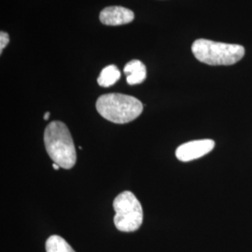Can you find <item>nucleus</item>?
Listing matches in <instances>:
<instances>
[{
  "label": "nucleus",
  "mask_w": 252,
  "mask_h": 252,
  "mask_svg": "<svg viewBox=\"0 0 252 252\" xmlns=\"http://www.w3.org/2000/svg\"><path fill=\"white\" fill-rule=\"evenodd\" d=\"M121 78V72L118 69L117 66L114 64H110L106 66L101 73L97 79V82L101 87H110L115 84L119 79Z\"/></svg>",
  "instance_id": "8"
},
{
  "label": "nucleus",
  "mask_w": 252,
  "mask_h": 252,
  "mask_svg": "<svg viewBox=\"0 0 252 252\" xmlns=\"http://www.w3.org/2000/svg\"><path fill=\"white\" fill-rule=\"evenodd\" d=\"M46 151L54 162L64 169H70L77 161L72 136L62 122H52L44 132Z\"/></svg>",
  "instance_id": "1"
},
{
  "label": "nucleus",
  "mask_w": 252,
  "mask_h": 252,
  "mask_svg": "<svg viewBox=\"0 0 252 252\" xmlns=\"http://www.w3.org/2000/svg\"><path fill=\"white\" fill-rule=\"evenodd\" d=\"M96 110L106 120L114 124H127L143 111V105L134 96L123 94H108L96 101Z\"/></svg>",
  "instance_id": "2"
},
{
  "label": "nucleus",
  "mask_w": 252,
  "mask_h": 252,
  "mask_svg": "<svg viewBox=\"0 0 252 252\" xmlns=\"http://www.w3.org/2000/svg\"><path fill=\"white\" fill-rule=\"evenodd\" d=\"M114 224L119 231L135 232L143 222V209L135 194L129 190L120 193L113 202Z\"/></svg>",
  "instance_id": "4"
},
{
  "label": "nucleus",
  "mask_w": 252,
  "mask_h": 252,
  "mask_svg": "<svg viewBox=\"0 0 252 252\" xmlns=\"http://www.w3.org/2000/svg\"><path fill=\"white\" fill-rule=\"evenodd\" d=\"M214 147L215 142L212 139L193 140L180 145L176 151V156L181 162H189L207 155Z\"/></svg>",
  "instance_id": "5"
},
{
  "label": "nucleus",
  "mask_w": 252,
  "mask_h": 252,
  "mask_svg": "<svg viewBox=\"0 0 252 252\" xmlns=\"http://www.w3.org/2000/svg\"><path fill=\"white\" fill-rule=\"evenodd\" d=\"M53 167H54L55 170H59V168H60V165H58L57 163L54 162V164H53Z\"/></svg>",
  "instance_id": "11"
},
{
  "label": "nucleus",
  "mask_w": 252,
  "mask_h": 252,
  "mask_svg": "<svg viewBox=\"0 0 252 252\" xmlns=\"http://www.w3.org/2000/svg\"><path fill=\"white\" fill-rule=\"evenodd\" d=\"M50 118V112H46L45 115H44V120H48Z\"/></svg>",
  "instance_id": "12"
},
{
  "label": "nucleus",
  "mask_w": 252,
  "mask_h": 252,
  "mask_svg": "<svg viewBox=\"0 0 252 252\" xmlns=\"http://www.w3.org/2000/svg\"><path fill=\"white\" fill-rule=\"evenodd\" d=\"M191 52L201 63L209 65H232L243 58L245 48L239 44L199 38L192 43Z\"/></svg>",
  "instance_id": "3"
},
{
  "label": "nucleus",
  "mask_w": 252,
  "mask_h": 252,
  "mask_svg": "<svg viewBox=\"0 0 252 252\" xmlns=\"http://www.w3.org/2000/svg\"><path fill=\"white\" fill-rule=\"evenodd\" d=\"M126 81L130 85L140 84L147 78V69L144 63L139 60H132L127 63L124 68Z\"/></svg>",
  "instance_id": "7"
},
{
  "label": "nucleus",
  "mask_w": 252,
  "mask_h": 252,
  "mask_svg": "<svg viewBox=\"0 0 252 252\" xmlns=\"http://www.w3.org/2000/svg\"><path fill=\"white\" fill-rule=\"evenodd\" d=\"M46 252H75L63 237L52 235L46 241Z\"/></svg>",
  "instance_id": "9"
},
{
  "label": "nucleus",
  "mask_w": 252,
  "mask_h": 252,
  "mask_svg": "<svg viewBox=\"0 0 252 252\" xmlns=\"http://www.w3.org/2000/svg\"><path fill=\"white\" fill-rule=\"evenodd\" d=\"M9 36L8 33L1 31L0 33V54H2V51L4 48L9 44Z\"/></svg>",
  "instance_id": "10"
},
{
  "label": "nucleus",
  "mask_w": 252,
  "mask_h": 252,
  "mask_svg": "<svg viewBox=\"0 0 252 252\" xmlns=\"http://www.w3.org/2000/svg\"><path fill=\"white\" fill-rule=\"evenodd\" d=\"M135 14L131 9L120 6L107 7L100 12L99 19L106 26H122L131 23Z\"/></svg>",
  "instance_id": "6"
}]
</instances>
